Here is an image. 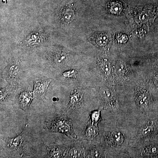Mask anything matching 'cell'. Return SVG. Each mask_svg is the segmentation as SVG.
I'll list each match as a JSON object with an SVG mask.
<instances>
[{"mask_svg": "<svg viewBox=\"0 0 158 158\" xmlns=\"http://www.w3.org/2000/svg\"><path fill=\"white\" fill-rule=\"evenodd\" d=\"M47 127L52 132H59L74 138L73 124L70 119L65 116L56 117L50 123H47Z\"/></svg>", "mask_w": 158, "mask_h": 158, "instance_id": "1", "label": "cell"}, {"mask_svg": "<svg viewBox=\"0 0 158 158\" xmlns=\"http://www.w3.org/2000/svg\"><path fill=\"white\" fill-rule=\"evenodd\" d=\"M21 74L19 61H14L9 63L5 68L3 77L15 89L17 90L18 83Z\"/></svg>", "mask_w": 158, "mask_h": 158, "instance_id": "2", "label": "cell"}, {"mask_svg": "<svg viewBox=\"0 0 158 158\" xmlns=\"http://www.w3.org/2000/svg\"><path fill=\"white\" fill-rule=\"evenodd\" d=\"M48 35L44 30L33 31L26 37L22 44L29 47L40 46L48 42Z\"/></svg>", "mask_w": 158, "mask_h": 158, "instance_id": "3", "label": "cell"}, {"mask_svg": "<svg viewBox=\"0 0 158 158\" xmlns=\"http://www.w3.org/2000/svg\"><path fill=\"white\" fill-rule=\"evenodd\" d=\"M52 79H37L34 82V90L33 91L34 98L43 100L45 97L47 90Z\"/></svg>", "mask_w": 158, "mask_h": 158, "instance_id": "4", "label": "cell"}, {"mask_svg": "<svg viewBox=\"0 0 158 158\" xmlns=\"http://www.w3.org/2000/svg\"><path fill=\"white\" fill-rule=\"evenodd\" d=\"M50 60L54 65L57 66L65 65L68 61V56L65 49L61 47L54 48L50 52Z\"/></svg>", "mask_w": 158, "mask_h": 158, "instance_id": "5", "label": "cell"}, {"mask_svg": "<svg viewBox=\"0 0 158 158\" xmlns=\"http://www.w3.org/2000/svg\"><path fill=\"white\" fill-rule=\"evenodd\" d=\"M84 90L81 88L74 89L71 93L68 106L72 110H78L83 104Z\"/></svg>", "mask_w": 158, "mask_h": 158, "instance_id": "6", "label": "cell"}, {"mask_svg": "<svg viewBox=\"0 0 158 158\" xmlns=\"http://www.w3.org/2000/svg\"><path fill=\"white\" fill-rule=\"evenodd\" d=\"M75 11L73 9L69 6L63 7L59 11V18L63 24L68 25L74 19Z\"/></svg>", "mask_w": 158, "mask_h": 158, "instance_id": "7", "label": "cell"}, {"mask_svg": "<svg viewBox=\"0 0 158 158\" xmlns=\"http://www.w3.org/2000/svg\"><path fill=\"white\" fill-rule=\"evenodd\" d=\"M34 98L33 92H31L30 90H24L22 92L18 97L20 108L24 111L27 110Z\"/></svg>", "mask_w": 158, "mask_h": 158, "instance_id": "8", "label": "cell"}, {"mask_svg": "<svg viewBox=\"0 0 158 158\" xmlns=\"http://www.w3.org/2000/svg\"><path fill=\"white\" fill-rule=\"evenodd\" d=\"M150 98L149 94L147 90L140 88L136 89L135 100L138 106L140 107L146 106L149 104Z\"/></svg>", "mask_w": 158, "mask_h": 158, "instance_id": "9", "label": "cell"}, {"mask_svg": "<svg viewBox=\"0 0 158 158\" xmlns=\"http://www.w3.org/2000/svg\"><path fill=\"white\" fill-rule=\"evenodd\" d=\"M89 40L98 47H104L109 42V37L107 34L95 32L90 36Z\"/></svg>", "mask_w": 158, "mask_h": 158, "instance_id": "10", "label": "cell"}, {"mask_svg": "<svg viewBox=\"0 0 158 158\" xmlns=\"http://www.w3.org/2000/svg\"><path fill=\"white\" fill-rule=\"evenodd\" d=\"M67 150L65 148L61 147L50 148L47 155V157L61 158L66 157Z\"/></svg>", "mask_w": 158, "mask_h": 158, "instance_id": "11", "label": "cell"}, {"mask_svg": "<svg viewBox=\"0 0 158 158\" xmlns=\"http://www.w3.org/2000/svg\"><path fill=\"white\" fill-rule=\"evenodd\" d=\"M85 156V152L83 148L78 144H75L67 151L66 157L80 158Z\"/></svg>", "mask_w": 158, "mask_h": 158, "instance_id": "12", "label": "cell"}, {"mask_svg": "<svg viewBox=\"0 0 158 158\" xmlns=\"http://www.w3.org/2000/svg\"><path fill=\"white\" fill-rule=\"evenodd\" d=\"M23 132L20 135H19L17 137L11 138L8 140L7 144L8 147L10 149L16 151L22 147L23 143Z\"/></svg>", "mask_w": 158, "mask_h": 158, "instance_id": "13", "label": "cell"}, {"mask_svg": "<svg viewBox=\"0 0 158 158\" xmlns=\"http://www.w3.org/2000/svg\"><path fill=\"white\" fill-rule=\"evenodd\" d=\"M98 69L101 73L105 76L108 77L110 75L111 72V67L110 64L107 60H100L98 62Z\"/></svg>", "mask_w": 158, "mask_h": 158, "instance_id": "14", "label": "cell"}, {"mask_svg": "<svg viewBox=\"0 0 158 158\" xmlns=\"http://www.w3.org/2000/svg\"><path fill=\"white\" fill-rule=\"evenodd\" d=\"M16 91H17V90L15 89L12 86L9 85H8L6 88L1 89V91H0L1 103L6 101V99L9 98L11 94H14V93L16 92Z\"/></svg>", "mask_w": 158, "mask_h": 158, "instance_id": "15", "label": "cell"}, {"mask_svg": "<svg viewBox=\"0 0 158 158\" xmlns=\"http://www.w3.org/2000/svg\"><path fill=\"white\" fill-rule=\"evenodd\" d=\"M110 12L114 14H118L121 12L123 7L121 2L118 1L111 2L109 6Z\"/></svg>", "mask_w": 158, "mask_h": 158, "instance_id": "16", "label": "cell"}, {"mask_svg": "<svg viewBox=\"0 0 158 158\" xmlns=\"http://www.w3.org/2000/svg\"><path fill=\"white\" fill-rule=\"evenodd\" d=\"M108 141L112 144H120L123 141V136L120 133H113L108 138Z\"/></svg>", "mask_w": 158, "mask_h": 158, "instance_id": "17", "label": "cell"}, {"mask_svg": "<svg viewBox=\"0 0 158 158\" xmlns=\"http://www.w3.org/2000/svg\"><path fill=\"white\" fill-rule=\"evenodd\" d=\"M98 134V130L96 126L91 125L87 127L86 131V136L88 139H92L95 138Z\"/></svg>", "mask_w": 158, "mask_h": 158, "instance_id": "18", "label": "cell"}, {"mask_svg": "<svg viewBox=\"0 0 158 158\" xmlns=\"http://www.w3.org/2000/svg\"><path fill=\"white\" fill-rule=\"evenodd\" d=\"M77 75V72L76 70L72 69L64 72L62 74V77L68 80H73L76 78Z\"/></svg>", "mask_w": 158, "mask_h": 158, "instance_id": "19", "label": "cell"}, {"mask_svg": "<svg viewBox=\"0 0 158 158\" xmlns=\"http://www.w3.org/2000/svg\"><path fill=\"white\" fill-rule=\"evenodd\" d=\"M100 110H96L92 112L91 115L92 124L96 125L98 123L100 120Z\"/></svg>", "mask_w": 158, "mask_h": 158, "instance_id": "20", "label": "cell"}, {"mask_svg": "<svg viewBox=\"0 0 158 158\" xmlns=\"http://www.w3.org/2000/svg\"><path fill=\"white\" fill-rule=\"evenodd\" d=\"M126 67L121 62H118L116 65V73L117 75L122 76L125 73Z\"/></svg>", "mask_w": 158, "mask_h": 158, "instance_id": "21", "label": "cell"}, {"mask_svg": "<svg viewBox=\"0 0 158 158\" xmlns=\"http://www.w3.org/2000/svg\"><path fill=\"white\" fill-rule=\"evenodd\" d=\"M158 153V147L155 145L149 146L146 150V154L148 155L154 156Z\"/></svg>", "mask_w": 158, "mask_h": 158, "instance_id": "22", "label": "cell"}, {"mask_svg": "<svg viewBox=\"0 0 158 158\" xmlns=\"http://www.w3.org/2000/svg\"><path fill=\"white\" fill-rule=\"evenodd\" d=\"M91 157L94 158H100L102 157V155L101 153L98 150L94 149L90 151V153Z\"/></svg>", "mask_w": 158, "mask_h": 158, "instance_id": "23", "label": "cell"}, {"mask_svg": "<svg viewBox=\"0 0 158 158\" xmlns=\"http://www.w3.org/2000/svg\"><path fill=\"white\" fill-rule=\"evenodd\" d=\"M152 125H148L146 127L144 128V129L143 130V133L144 135H147L148 134H149L151 130H152Z\"/></svg>", "mask_w": 158, "mask_h": 158, "instance_id": "24", "label": "cell"}, {"mask_svg": "<svg viewBox=\"0 0 158 158\" xmlns=\"http://www.w3.org/2000/svg\"><path fill=\"white\" fill-rule=\"evenodd\" d=\"M154 81L155 85L158 87V74L155 77L154 80Z\"/></svg>", "mask_w": 158, "mask_h": 158, "instance_id": "25", "label": "cell"}]
</instances>
